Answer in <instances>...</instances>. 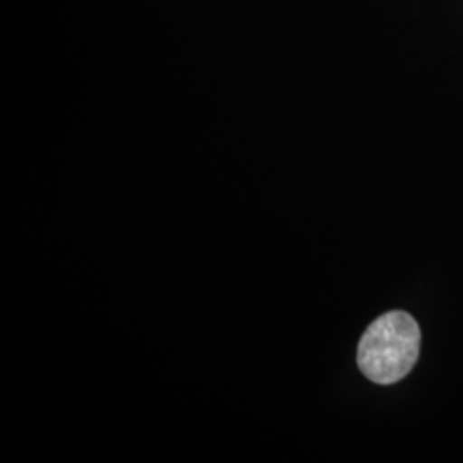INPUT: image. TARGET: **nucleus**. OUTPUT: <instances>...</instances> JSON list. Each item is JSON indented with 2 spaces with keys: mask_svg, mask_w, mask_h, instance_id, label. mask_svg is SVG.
I'll return each mask as SVG.
<instances>
[{
  "mask_svg": "<svg viewBox=\"0 0 463 463\" xmlns=\"http://www.w3.org/2000/svg\"><path fill=\"white\" fill-rule=\"evenodd\" d=\"M420 352V330L414 317L392 311L374 319L364 331L357 363L367 380L393 384L414 367Z\"/></svg>",
  "mask_w": 463,
  "mask_h": 463,
  "instance_id": "obj_1",
  "label": "nucleus"
}]
</instances>
